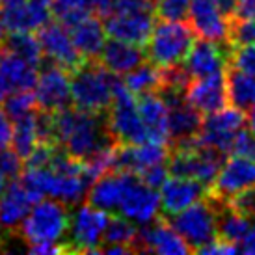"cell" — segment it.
Segmentation results:
<instances>
[{
  "label": "cell",
  "instance_id": "cell-51",
  "mask_svg": "<svg viewBox=\"0 0 255 255\" xmlns=\"http://www.w3.org/2000/svg\"><path fill=\"white\" fill-rule=\"evenodd\" d=\"M0 56H2V49H0Z\"/></svg>",
  "mask_w": 255,
  "mask_h": 255
},
{
  "label": "cell",
  "instance_id": "cell-29",
  "mask_svg": "<svg viewBox=\"0 0 255 255\" xmlns=\"http://www.w3.org/2000/svg\"><path fill=\"white\" fill-rule=\"evenodd\" d=\"M37 108L32 112L24 114L21 118L13 120V128H11V147L17 155L24 160L26 156L34 151L37 143H39V136H37V120H36Z\"/></svg>",
  "mask_w": 255,
  "mask_h": 255
},
{
  "label": "cell",
  "instance_id": "cell-19",
  "mask_svg": "<svg viewBox=\"0 0 255 255\" xmlns=\"http://www.w3.org/2000/svg\"><path fill=\"white\" fill-rule=\"evenodd\" d=\"M207 190L209 188L205 184L196 181V179L171 175L158 188V192H160V209L166 216H171V214L190 207L192 203H196L199 199H203Z\"/></svg>",
  "mask_w": 255,
  "mask_h": 255
},
{
  "label": "cell",
  "instance_id": "cell-11",
  "mask_svg": "<svg viewBox=\"0 0 255 255\" xmlns=\"http://www.w3.org/2000/svg\"><path fill=\"white\" fill-rule=\"evenodd\" d=\"M32 92L36 97L37 108L47 112H58L71 105L69 75L65 69L49 60H45V64L39 65L37 80Z\"/></svg>",
  "mask_w": 255,
  "mask_h": 255
},
{
  "label": "cell",
  "instance_id": "cell-1",
  "mask_svg": "<svg viewBox=\"0 0 255 255\" xmlns=\"http://www.w3.org/2000/svg\"><path fill=\"white\" fill-rule=\"evenodd\" d=\"M50 128L52 142L78 160H88L116 143L108 130L107 112H88L77 107L62 108L52 112Z\"/></svg>",
  "mask_w": 255,
  "mask_h": 255
},
{
  "label": "cell",
  "instance_id": "cell-33",
  "mask_svg": "<svg viewBox=\"0 0 255 255\" xmlns=\"http://www.w3.org/2000/svg\"><path fill=\"white\" fill-rule=\"evenodd\" d=\"M255 43V15L252 17H229L227 45L229 49H239Z\"/></svg>",
  "mask_w": 255,
  "mask_h": 255
},
{
  "label": "cell",
  "instance_id": "cell-2",
  "mask_svg": "<svg viewBox=\"0 0 255 255\" xmlns=\"http://www.w3.org/2000/svg\"><path fill=\"white\" fill-rule=\"evenodd\" d=\"M118 80V75L108 71L97 58H84L71 71V103L88 112H108Z\"/></svg>",
  "mask_w": 255,
  "mask_h": 255
},
{
  "label": "cell",
  "instance_id": "cell-15",
  "mask_svg": "<svg viewBox=\"0 0 255 255\" xmlns=\"http://www.w3.org/2000/svg\"><path fill=\"white\" fill-rule=\"evenodd\" d=\"M170 145L155 140H145L140 143H116L114 151V170L140 173L149 166L168 162Z\"/></svg>",
  "mask_w": 255,
  "mask_h": 255
},
{
  "label": "cell",
  "instance_id": "cell-13",
  "mask_svg": "<svg viewBox=\"0 0 255 255\" xmlns=\"http://www.w3.org/2000/svg\"><path fill=\"white\" fill-rule=\"evenodd\" d=\"M36 36L39 39L45 60L60 65L67 73H71L77 65L82 64L84 56L78 52V49L73 43L71 34L67 32V26H64L62 22L49 21L37 30Z\"/></svg>",
  "mask_w": 255,
  "mask_h": 255
},
{
  "label": "cell",
  "instance_id": "cell-20",
  "mask_svg": "<svg viewBox=\"0 0 255 255\" xmlns=\"http://www.w3.org/2000/svg\"><path fill=\"white\" fill-rule=\"evenodd\" d=\"M7 32H37L50 21V4L45 0H22L19 4L0 7Z\"/></svg>",
  "mask_w": 255,
  "mask_h": 255
},
{
  "label": "cell",
  "instance_id": "cell-10",
  "mask_svg": "<svg viewBox=\"0 0 255 255\" xmlns=\"http://www.w3.org/2000/svg\"><path fill=\"white\" fill-rule=\"evenodd\" d=\"M116 213H120L121 216H125L138 226L153 222L160 216V192L158 188L143 183L136 173L127 171L125 188Z\"/></svg>",
  "mask_w": 255,
  "mask_h": 255
},
{
  "label": "cell",
  "instance_id": "cell-30",
  "mask_svg": "<svg viewBox=\"0 0 255 255\" xmlns=\"http://www.w3.org/2000/svg\"><path fill=\"white\" fill-rule=\"evenodd\" d=\"M2 49L15 54V56L22 58L24 62H28L30 65H34L37 69L45 62L39 39L34 32H9Z\"/></svg>",
  "mask_w": 255,
  "mask_h": 255
},
{
  "label": "cell",
  "instance_id": "cell-47",
  "mask_svg": "<svg viewBox=\"0 0 255 255\" xmlns=\"http://www.w3.org/2000/svg\"><path fill=\"white\" fill-rule=\"evenodd\" d=\"M246 121H248V127L250 130L255 134V105L248 110V118H246Z\"/></svg>",
  "mask_w": 255,
  "mask_h": 255
},
{
  "label": "cell",
  "instance_id": "cell-42",
  "mask_svg": "<svg viewBox=\"0 0 255 255\" xmlns=\"http://www.w3.org/2000/svg\"><path fill=\"white\" fill-rule=\"evenodd\" d=\"M118 4V0H92V9L99 17H107Z\"/></svg>",
  "mask_w": 255,
  "mask_h": 255
},
{
  "label": "cell",
  "instance_id": "cell-39",
  "mask_svg": "<svg viewBox=\"0 0 255 255\" xmlns=\"http://www.w3.org/2000/svg\"><path fill=\"white\" fill-rule=\"evenodd\" d=\"M138 177L142 179L143 183L153 186V188H160L162 183L170 177V170H168V162H160L155 166H149L143 171L138 173Z\"/></svg>",
  "mask_w": 255,
  "mask_h": 255
},
{
  "label": "cell",
  "instance_id": "cell-25",
  "mask_svg": "<svg viewBox=\"0 0 255 255\" xmlns=\"http://www.w3.org/2000/svg\"><path fill=\"white\" fill-rule=\"evenodd\" d=\"M125 181H127V171L112 170L103 173L101 177L93 181L88 194H86L88 203H92L93 207L103 209L107 213L118 211L121 194L125 188Z\"/></svg>",
  "mask_w": 255,
  "mask_h": 255
},
{
  "label": "cell",
  "instance_id": "cell-28",
  "mask_svg": "<svg viewBox=\"0 0 255 255\" xmlns=\"http://www.w3.org/2000/svg\"><path fill=\"white\" fill-rule=\"evenodd\" d=\"M164 82V71L162 67L151 64V62H142L136 65L132 71H128L123 78V84L127 86V90L132 95L140 97L145 93H155L160 90Z\"/></svg>",
  "mask_w": 255,
  "mask_h": 255
},
{
  "label": "cell",
  "instance_id": "cell-44",
  "mask_svg": "<svg viewBox=\"0 0 255 255\" xmlns=\"http://www.w3.org/2000/svg\"><path fill=\"white\" fill-rule=\"evenodd\" d=\"M13 233L15 231H9V229H6V227L0 224V252H6L7 242H9V239H11Z\"/></svg>",
  "mask_w": 255,
  "mask_h": 255
},
{
  "label": "cell",
  "instance_id": "cell-35",
  "mask_svg": "<svg viewBox=\"0 0 255 255\" xmlns=\"http://www.w3.org/2000/svg\"><path fill=\"white\" fill-rule=\"evenodd\" d=\"M190 0H155V11L162 21H186Z\"/></svg>",
  "mask_w": 255,
  "mask_h": 255
},
{
  "label": "cell",
  "instance_id": "cell-3",
  "mask_svg": "<svg viewBox=\"0 0 255 255\" xmlns=\"http://www.w3.org/2000/svg\"><path fill=\"white\" fill-rule=\"evenodd\" d=\"M69 207L56 199H39L30 209V213L22 218L15 233L26 242L32 244H64L69 229ZM26 246V248H28ZM65 246V244H64Z\"/></svg>",
  "mask_w": 255,
  "mask_h": 255
},
{
  "label": "cell",
  "instance_id": "cell-48",
  "mask_svg": "<svg viewBox=\"0 0 255 255\" xmlns=\"http://www.w3.org/2000/svg\"><path fill=\"white\" fill-rule=\"evenodd\" d=\"M19 2H22V0H0V7L11 6V4H19Z\"/></svg>",
  "mask_w": 255,
  "mask_h": 255
},
{
  "label": "cell",
  "instance_id": "cell-24",
  "mask_svg": "<svg viewBox=\"0 0 255 255\" xmlns=\"http://www.w3.org/2000/svg\"><path fill=\"white\" fill-rule=\"evenodd\" d=\"M138 112L142 116V121L147 128L149 140L168 143L170 142V125H168V105L158 93H145L140 95Z\"/></svg>",
  "mask_w": 255,
  "mask_h": 255
},
{
  "label": "cell",
  "instance_id": "cell-50",
  "mask_svg": "<svg viewBox=\"0 0 255 255\" xmlns=\"http://www.w3.org/2000/svg\"><path fill=\"white\" fill-rule=\"evenodd\" d=\"M45 2H49V4H50V2H52V0H45Z\"/></svg>",
  "mask_w": 255,
  "mask_h": 255
},
{
  "label": "cell",
  "instance_id": "cell-31",
  "mask_svg": "<svg viewBox=\"0 0 255 255\" xmlns=\"http://www.w3.org/2000/svg\"><path fill=\"white\" fill-rule=\"evenodd\" d=\"M136 233L138 227L134 226V222H130L125 216H110L103 235V242L105 244H121V246H128L134 252V242H136ZM103 244V246H105Z\"/></svg>",
  "mask_w": 255,
  "mask_h": 255
},
{
  "label": "cell",
  "instance_id": "cell-38",
  "mask_svg": "<svg viewBox=\"0 0 255 255\" xmlns=\"http://www.w3.org/2000/svg\"><path fill=\"white\" fill-rule=\"evenodd\" d=\"M21 156L17 155L15 151H7V147L2 149L0 151V175L6 179L7 183H11V181L21 177Z\"/></svg>",
  "mask_w": 255,
  "mask_h": 255
},
{
  "label": "cell",
  "instance_id": "cell-6",
  "mask_svg": "<svg viewBox=\"0 0 255 255\" xmlns=\"http://www.w3.org/2000/svg\"><path fill=\"white\" fill-rule=\"evenodd\" d=\"M107 123L116 143H140L149 140L147 128L138 112L136 95L128 92L123 80L116 82L112 105L107 112Z\"/></svg>",
  "mask_w": 255,
  "mask_h": 255
},
{
  "label": "cell",
  "instance_id": "cell-16",
  "mask_svg": "<svg viewBox=\"0 0 255 255\" xmlns=\"http://www.w3.org/2000/svg\"><path fill=\"white\" fill-rule=\"evenodd\" d=\"M188 19L196 36L211 41L227 43L229 17L222 11L218 0H190Z\"/></svg>",
  "mask_w": 255,
  "mask_h": 255
},
{
  "label": "cell",
  "instance_id": "cell-8",
  "mask_svg": "<svg viewBox=\"0 0 255 255\" xmlns=\"http://www.w3.org/2000/svg\"><path fill=\"white\" fill-rule=\"evenodd\" d=\"M170 226L184 239V242L190 246L192 254L213 242L218 233H216V213L211 203V199L205 198L192 203L179 213L168 216Z\"/></svg>",
  "mask_w": 255,
  "mask_h": 255
},
{
  "label": "cell",
  "instance_id": "cell-5",
  "mask_svg": "<svg viewBox=\"0 0 255 255\" xmlns=\"http://www.w3.org/2000/svg\"><path fill=\"white\" fill-rule=\"evenodd\" d=\"M155 0H118L112 11L103 17L107 36L143 45L155 26Z\"/></svg>",
  "mask_w": 255,
  "mask_h": 255
},
{
  "label": "cell",
  "instance_id": "cell-36",
  "mask_svg": "<svg viewBox=\"0 0 255 255\" xmlns=\"http://www.w3.org/2000/svg\"><path fill=\"white\" fill-rule=\"evenodd\" d=\"M229 153L255 160V134L250 130V127H242L241 130L237 132V136L233 138V143H231V151H229Z\"/></svg>",
  "mask_w": 255,
  "mask_h": 255
},
{
  "label": "cell",
  "instance_id": "cell-7",
  "mask_svg": "<svg viewBox=\"0 0 255 255\" xmlns=\"http://www.w3.org/2000/svg\"><path fill=\"white\" fill-rule=\"evenodd\" d=\"M110 214L92 203L80 205L69 216V229L65 237V252L71 254H101L103 235Z\"/></svg>",
  "mask_w": 255,
  "mask_h": 255
},
{
  "label": "cell",
  "instance_id": "cell-49",
  "mask_svg": "<svg viewBox=\"0 0 255 255\" xmlns=\"http://www.w3.org/2000/svg\"><path fill=\"white\" fill-rule=\"evenodd\" d=\"M6 184H7V181L4 177H2V175H0V192L6 188Z\"/></svg>",
  "mask_w": 255,
  "mask_h": 255
},
{
  "label": "cell",
  "instance_id": "cell-17",
  "mask_svg": "<svg viewBox=\"0 0 255 255\" xmlns=\"http://www.w3.org/2000/svg\"><path fill=\"white\" fill-rule=\"evenodd\" d=\"M183 62L184 71L188 73L190 78L211 77V75L226 71L227 62H229V52L226 54L224 43L201 37L199 41H194L192 49L188 50V54Z\"/></svg>",
  "mask_w": 255,
  "mask_h": 255
},
{
  "label": "cell",
  "instance_id": "cell-37",
  "mask_svg": "<svg viewBox=\"0 0 255 255\" xmlns=\"http://www.w3.org/2000/svg\"><path fill=\"white\" fill-rule=\"evenodd\" d=\"M227 64L255 77V43L246 45V47H239V49H231Z\"/></svg>",
  "mask_w": 255,
  "mask_h": 255
},
{
  "label": "cell",
  "instance_id": "cell-45",
  "mask_svg": "<svg viewBox=\"0 0 255 255\" xmlns=\"http://www.w3.org/2000/svg\"><path fill=\"white\" fill-rule=\"evenodd\" d=\"M237 2H239V0H218V4H220V7H222V11H224L227 17H229V15L235 11V6H237Z\"/></svg>",
  "mask_w": 255,
  "mask_h": 255
},
{
  "label": "cell",
  "instance_id": "cell-23",
  "mask_svg": "<svg viewBox=\"0 0 255 255\" xmlns=\"http://www.w3.org/2000/svg\"><path fill=\"white\" fill-rule=\"evenodd\" d=\"M97 60L110 73L121 77V75H127L128 71H132L136 65L142 64L145 60V52H143L142 45H134V43L110 37L105 41Z\"/></svg>",
  "mask_w": 255,
  "mask_h": 255
},
{
  "label": "cell",
  "instance_id": "cell-46",
  "mask_svg": "<svg viewBox=\"0 0 255 255\" xmlns=\"http://www.w3.org/2000/svg\"><path fill=\"white\" fill-rule=\"evenodd\" d=\"M7 28H6V22H4V19H2V13H0V49H2V45H4V41H6L7 37Z\"/></svg>",
  "mask_w": 255,
  "mask_h": 255
},
{
  "label": "cell",
  "instance_id": "cell-12",
  "mask_svg": "<svg viewBox=\"0 0 255 255\" xmlns=\"http://www.w3.org/2000/svg\"><path fill=\"white\" fill-rule=\"evenodd\" d=\"M134 252L138 254H160V255H186L192 254L190 246L181 235L170 226V222L158 216L153 222L142 224L136 233Z\"/></svg>",
  "mask_w": 255,
  "mask_h": 255
},
{
  "label": "cell",
  "instance_id": "cell-22",
  "mask_svg": "<svg viewBox=\"0 0 255 255\" xmlns=\"http://www.w3.org/2000/svg\"><path fill=\"white\" fill-rule=\"evenodd\" d=\"M36 201L39 199L28 192L19 179L7 183L6 188L0 192V224L9 231H17L19 224L30 213Z\"/></svg>",
  "mask_w": 255,
  "mask_h": 255
},
{
  "label": "cell",
  "instance_id": "cell-40",
  "mask_svg": "<svg viewBox=\"0 0 255 255\" xmlns=\"http://www.w3.org/2000/svg\"><path fill=\"white\" fill-rule=\"evenodd\" d=\"M239 252V246L233 244V242H227L224 239L216 237L213 242H209L207 246H203L201 250H198V254H207V255H229V254H237Z\"/></svg>",
  "mask_w": 255,
  "mask_h": 255
},
{
  "label": "cell",
  "instance_id": "cell-34",
  "mask_svg": "<svg viewBox=\"0 0 255 255\" xmlns=\"http://www.w3.org/2000/svg\"><path fill=\"white\" fill-rule=\"evenodd\" d=\"M2 110L6 112V116L13 121L17 118H21L24 114L32 112L34 108H37L36 97L32 90H22V92H15L11 95H7L6 99L2 101Z\"/></svg>",
  "mask_w": 255,
  "mask_h": 255
},
{
  "label": "cell",
  "instance_id": "cell-43",
  "mask_svg": "<svg viewBox=\"0 0 255 255\" xmlns=\"http://www.w3.org/2000/svg\"><path fill=\"white\" fill-rule=\"evenodd\" d=\"M252 218H254V224H252V227H250L248 235L244 237V241L241 242V250L244 252V254L255 255V213Z\"/></svg>",
  "mask_w": 255,
  "mask_h": 255
},
{
  "label": "cell",
  "instance_id": "cell-9",
  "mask_svg": "<svg viewBox=\"0 0 255 255\" xmlns=\"http://www.w3.org/2000/svg\"><path fill=\"white\" fill-rule=\"evenodd\" d=\"M246 127V116L239 108H220L213 114H207L201 121L199 132L196 136V145L218 151L222 155H229L231 143L237 132Z\"/></svg>",
  "mask_w": 255,
  "mask_h": 255
},
{
  "label": "cell",
  "instance_id": "cell-14",
  "mask_svg": "<svg viewBox=\"0 0 255 255\" xmlns=\"http://www.w3.org/2000/svg\"><path fill=\"white\" fill-rule=\"evenodd\" d=\"M255 186V160L233 155L222 162L213 186L207 190L214 198L229 201L237 194Z\"/></svg>",
  "mask_w": 255,
  "mask_h": 255
},
{
  "label": "cell",
  "instance_id": "cell-18",
  "mask_svg": "<svg viewBox=\"0 0 255 255\" xmlns=\"http://www.w3.org/2000/svg\"><path fill=\"white\" fill-rule=\"evenodd\" d=\"M184 97L201 114H213L224 108L229 103L226 88V71L211 75V77L192 78L186 86Z\"/></svg>",
  "mask_w": 255,
  "mask_h": 255
},
{
  "label": "cell",
  "instance_id": "cell-27",
  "mask_svg": "<svg viewBox=\"0 0 255 255\" xmlns=\"http://www.w3.org/2000/svg\"><path fill=\"white\" fill-rule=\"evenodd\" d=\"M226 88H227V101L231 103V107L239 108L242 112H248L250 108L255 105L254 75L242 71L239 67L229 65L226 69Z\"/></svg>",
  "mask_w": 255,
  "mask_h": 255
},
{
  "label": "cell",
  "instance_id": "cell-21",
  "mask_svg": "<svg viewBox=\"0 0 255 255\" xmlns=\"http://www.w3.org/2000/svg\"><path fill=\"white\" fill-rule=\"evenodd\" d=\"M37 67L2 49L0 56V105L7 95L22 90H34Z\"/></svg>",
  "mask_w": 255,
  "mask_h": 255
},
{
  "label": "cell",
  "instance_id": "cell-32",
  "mask_svg": "<svg viewBox=\"0 0 255 255\" xmlns=\"http://www.w3.org/2000/svg\"><path fill=\"white\" fill-rule=\"evenodd\" d=\"M50 11L56 15L64 26L69 28L80 19H84L86 15L92 13V0H52Z\"/></svg>",
  "mask_w": 255,
  "mask_h": 255
},
{
  "label": "cell",
  "instance_id": "cell-4",
  "mask_svg": "<svg viewBox=\"0 0 255 255\" xmlns=\"http://www.w3.org/2000/svg\"><path fill=\"white\" fill-rule=\"evenodd\" d=\"M196 41V32L184 21L155 22L147 41L143 43V52L151 64L162 69L183 64L188 50Z\"/></svg>",
  "mask_w": 255,
  "mask_h": 255
},
{
  "label": "cell",
  "instance_id": "cell-41",
  "mask_svg": "<svg viewBox=\"0 0 255 255\" xmlns=\"http://www.w3.org/2000/svg\"><path fill=\"white\" fill-rule=\"evenodd\" d=\"M11 120L6 116L4 110H0V151L6 149L11 143Z\"/></svg>",
  "mask_w": 255,
  "mask_h": 255
},
{
  "label": "cell",
  "instance_id": "cell-26",
  "mask_svg": "<svg viewBox=\"0 0 255 255\" xmlns=\"http://www.w3.org/2000/svg\"><path fill=\"white\" fill-rule=\"evenodd\" d=\"M69 34L73 37V43L78 49V52L84 58H99L101 49L107 41V30L99 17L86 15L84 19L69 26Z\"/></svg>",
  "mask_w": 255,
  "mask_h": 255
}]
</instances>
